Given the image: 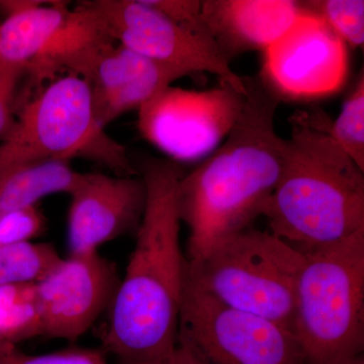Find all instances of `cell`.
<instances>
[{
    "label": "cell",
    "instance_id": "12",
    "mask_svg": "<svg viewBox=\"0 0 364 364\" xmlns=\"http://www.w3.org/2000/svg\"><path fill=\"white\" fill-rule=\"evenodd\" d=\"M68 195L70 254L97 252L104 244L136 232L147 200L141 176L81 173Z\"/></svg>",
    "mask_w": 364,
    "mask_h": 364
},
{
    "label": "cell",
    "instance_id": "20",
    "mask_svg": "<svg viewBox=\"0 0 364 364\" xmlns=\"http://www.w3.org/2000/svg\"><path fill=\"white\" fill-rule=\"evenodd\" d=\"M33 284L0 287V329L16 347L23 340L42 336Z\"/></svg>",
    "mask_w": 364,
    "mask_h": 364
},
{
    "label": "cell",
    "instance_id": "11",
    "mask_svg": "<svg viewBox=\"0 0 364 364\" xmlns=\"http://www.w3.org/2000/svg\"><path fill=\"white\" fill-rule=\"evenodd\" d=\"M119 284L100 252L70 254L33 284L43 336L76 341L109 309Z\"/></svg>",
    "mask_w": 364,
    "mask_h": 364
},
{
    "label": "cell",
    "instance_id": "10",
    "mask_svg": "<svg viewBox=\"0 0 364 364\" xmlns=\"http://www.w3.org/2000/svg\"><path fill=\"white\" fill-rule=\"evenodd\" d=\"M347 71L346 45L324 21L305 11L263 52L260 74L282 100H303L337 92Z\"/></svg>",
    "mask_w": 364,
    "mask_h": 364
},
{
    "label": "cell",
    "instance_id": "8",
    "mask_svg": "<svg viewBox=\"0 0 364 364\" xmlns=\"http://www.w3.org/2000/svg\"><path fill=\"white\" fill-rule=\"evenodd\" d=\"M245 100L226 83L200 91L167 86L138 109L139 132L172 161H196L221 145Z\"/></svg>",
    "mask_w": 364,
    "mask_h": 364
},
{
    "label": "cell",
    "instance_id": "26",
    "mask_svg": "<svg viewBox=\"0 0 364 364\" xmlns=\"http://www.w3.org/2000/svg\"><path fill=\"white\" fill-rule=\"evenodd\" d=\"M143 364H208L193 348L188 342L178 336L176 348L168 355L164 356L152 363Z\"/></svg>",
    "mask_w": 364,
    "mask_h": 364
},
{
    "label": "cell",
    "instance_id": "15",
    "mask_svg": "<svg viewBox=\"0 0 364 364\" xmlns=\"http://www.w3.org/2000/svg\"><path fill=\"white\" fill-rule=\"evenodd\" d=\"M0 71L20 82L68 18L66 2L0 0Z\"/></svg>",
    "mask_w": 364,
    "mask_h": 364
},
{
    "label": "cell",
    "instance_id": "25",
    "mask_svg": "<svg viewBox=\"0 0 364 364\" xmlns=\"http://www.w3.org/2000/svg\"><path fill=\"white\" fill-rule=\"evenodd\" d=\"M18 83L0 71V143L13 131L16 119Z\"/></svg>",
    "mask_w": 364,
    "mask_h": 364
},
{
    "label": "cell",
    "instance_id": "13",
    "mask_svg": "<svg viewBox=\"0 0 364 364\" xmlns=\"http://www.w3.org/2000/svg\"><path fill=\"white\" fill-rule=\"evenodd\" d=\"M181 73L119 44L105 50L83 78L90 85L93 121L100 134L131 109H139Z\"/></svg>",
    "mask_w": 364,
    "mask_h": 364
},
{
    "label": "cell",
    "instance_id": "9",
    "mask_svg": "<svg viewBox=\"0 0 364 364\" xmlns=\"http://www.w3.org/2000/svg\"><path fill=\"white\" fill-rule=\"evenodd\" d=\"M86 4L98 14L117 44L183 76L208 72L222 83L246 93L237 75L208 33L182 28L146 0H92Z\"/></svg>",
    "mask_w": 364,
    "mask_h": 364
},
{
    "label": "cell",
    "instance_id": "16",
    "mask_svg": "<svg viewBox=\"0 0 364 364\" xmlns=\"http://www.w3.org/2000/svg\"><path fill=\"white\" fill-rule=\"evenodd\" d=\"M114 44L116 41L102 18L85 1L80 2L71 9L28 75L33 85L44 82L61 72L83 77L98 57Z\"/></svg>",
    "mask_w": 364,
    "mask_h": 364
},
{
    "label": "cell",
    "instance_id": "19",
    "mask_svg": "<svg viewBox=\"0 0 364 364\" xmlns=\"http://www.w3.org/2000/svg\"><path fill=\"white\" fill-rule=\"evenodd\" d=\"M51 244L33 240L0 247V287L37 284L61 261Z\"/></svg>",
    "mask_w": 364,
    "mask_h": 364
},
{
    "label": "cell",
    "instance_id": "6",
    "mask_svg": "<svg viewBox=\"0 0 364 364\" xmlns=\"http://www.w3.org/2000/svg\"><path fill=\"white\" fill-rule=\"evenodd\" d=\"M95 129L90 85L73 74L53 80L23 104L0 143V176L90 152L104 136Z\"/></svg>",
    "mask_w": 364,
    "mask_h": 364
},
{
    "label": "cell",
    "instance_id": "4",
    "mask_svg": "<svg viewBox=\"0 0 364 364\" xmlns=\"http://www.w3.org/2000/svg\"><path fill=\"white\" fill-rule=\"evenodd\" d=\"M294 333L306 364H343L364 348V228L303 254Z\"/></svg>",
    "mask_w": 364,
    "mask_h": 364
},
{
    "label": "cell",
    "instance_id": "29",
    "mask_svg": "<svg viewBox=\"0 0 364 364\" xmlns=\"http://www.w3.org/2000/svg\"><path fill=\"white\" fill-rule=\"evenodd\" d=\"M13 351V350H11ZM11 352V351H9ZM9 352H6V353H0V364H9Z\"/></svg>",
    "mask_w": 364,
    "mask_h": 364
},
{
    "label": "cell",
    "instance_id": "24",
    "mask_svg": "<svg viewBox=\"0 0 364 364\" xmlns=\"http://www.w3.org/2000/svg\"><path fill=\"white\" fill-rule=\"evenodd\" d=\"M146 2L182 28L198 33H208L200 0H146Z\"/></svg>",
    "mask_w": 364,
    "mask_h": 364
},
{
    "label": "cell",
    "instance_id": "3",
    "mask_svg": "<svg viewBox=\"0 0 364 364\" xmlns=\"http://www.w3.org/2000/svg\"><path fill=\"white\" fill-rule=\"evenodd\" d=\"M277 188L263 212L269 232L301 254L364 228V171L324 132L291 116Z\"/></svg>",
    "mask_w": 364,
    "mask_h": 364
},
{
    "label": "cell",
    "instance_id": "2",
    "mask_svg": "<svg viewBox=\"0 0 364 364\" xmlns=\"http://www.w3.org/2000/svg\"><path fill=\"white\" fill-rule=\"evenodd\" d=\"M246 100L221 145L177 184L179 219L188 229V260L248 229L277 188L287 140L275 130L282 97L261 74L243 77Z\"/></svg>",
    "mask_w": 364,
    "mask_h": 364
},
{
    "label": "cell",
    "instance_id": "28",
    "mask_svg": "<svg viewBox=\"0 0 364 364\" xmlns=\"http://www.w3.org/2000/svg\"><path fill=\"white\" fill-rule=\"evenodd\" d=\"M343 364H364V358L363 356H359V358H356L354 359H352V360L347 361V363H345Z\"/></svg>",
    "mask_w": 364,
    "mask_h": 364
},
{
    "label": "cell",
    "instance_id": "23",
    "mask_svg": "<svg viewBox=\"0 0 364 364\" xmlns=\"http://www.w3.org/2000/svg\"><path fill=\"white\" fill-rule=\"evenodd\" d=\"M9 364H109L104 351L87 348L65 349L38 355L16 348L9 352Z\"/></svg>",
    "mask_w": 364,
    "mask_h": 364
},
{
    "label": "cell",
    "instance_id": "22",
    "mask_svg": "<svg viewBox=\"0 0 364 364\" xmlns=\"http://www.w3.org/2000/svg\"><path fill=\"white\" fill-rule=\"evenodd\" d=\"M46 226L37 205L0 217V247L14 242L33 240Z\"/></svg>",
    "mask_w": 364,
    "mask_h": 364
},
{
    "label": "cell",
    "instance_id": "17",
    "mask_svg": "<svg viewBox=\"0 0 364 364\" xmlns=\"http://www.w3.org/2000/svg\"><path fill=\"white\" fill-rule=\"evenodd\" d=\"M80 174L68 161H57L0 176V217L35 207L46 196L68 195Z\"/></svg>",
    "mask_w": 364,
    "mask_h": 364
},
{
    "label": "cell",
    "instance_id": "21",
    "mask_svg": "<svg viewBox=\"0 0 364 364\" xmlns=\"http://www.w3.org/2000/svg\"><path fill=\"white\" fill-rule=\"evenodd\" d=\"M299 4L306 13L324 21L346 47H363V0H308Z\"/></svg>",
    "mask_w": 364,
    "mask_h": 364
},
{
    "label": "cell",
    "instance_id": "7",
    "mask_svg": "<svg viewBox=\"0 0 364 364\" xmlns=\"http://www.w3.org/2000/svg\"><path fill=\"white\" fill-rule=\"evenodd\" d=\"M178 336L208 364H306L293 331L223 305L196 286L188 272Z\"/></svg>",
    "mask_w": 364,
    "mask_h": 364
},
{
    "label": "cell",
    "instance_id": "1",
    "mask_svg": "<svg viewBox=\"0 0 364 364\" xmlns=\"http://www.w3.org/2000/svg\"><path fill=\"white\" fill-rule=\"evenodd\" d=\"M183 174L170 159L150 158L140 166L145 212L102 336L105 353L117 364L152 363L176 348L188 267L176 203Z\"/></svg>",
    "mask_w": 364,
    "mask_h": 364
},
{
    "label": "cell",
    "instance_id": "27",
    "mask_svg": "<svg viewBox=\"0 0 364 364\" xmlns=\"http://www.w3.org/2000/svg\"><path fill=\"white\" fill-rule=\"evenodd\" d=\"M16 348V346H14V345H11L7 341L4 332L0 329V353H6V352L14 350V349Z\"/></svg>",
    "mask_w": 364,
    "mask_h": 364
},
{
    "label": "cell",
    "instance_id": "18",
    "mask_svg": "<svg viewBox=\"0 0 364 364\" xmlns=\"http://www.w3.org/2000/svg\"><path fill=\"white\" fill-rule=\"evenodd\" d=\"M294 116L327 134L364 171L363 70L335 121L328 119L321 111L298 112Z\"/></svg>",
    "mask_w": 364,
    "mask_h": 364
},
{
    "label": "cell",
    "instance_id": "5",
    "mask_svg": "<svg viewBox=\"0 0 364 364\" xmlns=\"http://www.w3.org/2000/svg\"><path fill=\"white\" fill-rule=\"evenodd\" d=\"M305 256L269 231L246 229L222 239L195 260L189 279L215 301L294 332Z\"/></svg>",
    "mask_w": 364,
    "mask_h": 364
},
{
    "label": "cell",
    "instance_id": "14",
    "mask_svg": "<svg viewBox=\"0 0 364 364\" xmlns=\"http://www.w3.org/2000/svg\"><path fill=\"white\" fill-rule=\"evenodd\" d=\"M305 13L294 0H203L210 37L229 63L244 53L264 52Z\"/></svg>",
    "mask_w": 364,
    "mask_h": 364
}]
</instances>
